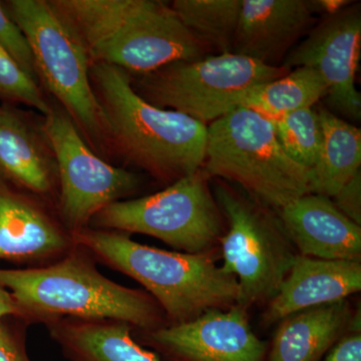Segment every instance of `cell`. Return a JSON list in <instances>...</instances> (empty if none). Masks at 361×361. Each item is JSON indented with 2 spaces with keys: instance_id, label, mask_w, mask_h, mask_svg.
<instances>
[{
  "instance_id": "obj_1",
  "label": "cell",
  "mask_w": 361,
  "mask_h": 361,
  "mask_svg": "<svg viewBox=\"0 0 361 361\" xmlns=\"http://www.w3.org/2000/svg\"><path fill=\"white\" fill-rule=\"evenodd\" d=\"M96 259L77 245L49 264L0 269V286L13 296L20 318L47 323L61 318L111 319L139 331L168 324L165 313L148 292L129 288L104 276Z\"/></svg>"
},
{
  "instance_id": "obj_2",
  "label": "cell",
  "mask_w": 361,
  "mask_h": 361,
  "mask_svg": "<svg viewBox=\"0 0 361 361\" xmlns=\"http://www.w3.org/2000/svg\"><path fill=\"white\" fill-rule=\"evenodd\" d=\"M84 44L92 63L146 75L180 61L210 56L157 0H51Z\"/></svg>"
},
{
  "instance_id": "obj_3",
  "label": "cell",
  "mask_w": 361,
  "mask_h": 361,
  "mask_svg": "<svg viewBox=\"0 0 361 361\" xmlns=\"http://www.w3.org/2000/svg\"><path fill=\"white\" fill-rule=\"evenodd\" d=\"M73 237L96 260L142 285L160 305L168 324L190 322L238 302V281L218 265V248L198 254L163 250L137 243L126 233L92 227Z\"/></svg>"
},
{
  "instance_id": "obj_4",
  "label": "cell",
  "mask_w": 361,
  "mask_h": 361,
  "mask_svg": "<svg viewBox=\"0 0 361 361\" xmlns=\"http://www.w3.org/2000/svg\"><path fill=\"white\" fill-rule=\"evenodd\" d=\"M90 82L106 135L137 167L171 184L201 170L207 126L148 103L135 92L130 73L122 68L92 63Z\"/></svg>"
},
{
  "instance_id": "obj_5",
  "label": "cell",
  "mask_w": 361,
  "mask_h": 361,
  "mask_svg": "<svg viewBox=\"0 0 361 361\" xmlns=\"http://www.w3.org/2000/svg\"><path fill=\"white\" fill-rule=\"evenodd\" d=\"M202 170L276 211L310 193V170L285 153L270 120L243 106L207 126Z\"/></svg>"
},
{
  "instance_id": "obj_6",
  "label": "cell",
  "mask_w": 361,
  "mask_h": 361,
  "mask_svg": "<svg viewBox=\"0 0 361 361\" xmlns=\"http://www.w3.org/2000/svg\"><path fill=\"white\" fill-rule=\"evenodd\" d=\"M226 222L219 240L222 268L239 284L238 304L265 306L288 274L298 252L274 209L217 180L213 190Z\"/></svg>"
},
{
  "instance_id": "obj_7",
  "label": "cell",
  "mask_w": 361,
  "mask_h": 361,
  "mask_svg": "<svg viewBox=\"0 0 361 361\" xmlns=\"http://www.w3.org/2000/svg\"><path fill=\"white\" fill-rule=\"evenodd\" d=\"M289 71L232 52L176 61L140 75L132 85L157 108L178 111L208 126L241 106L252 89Z\"/></svg>"
},
{
  "instance_id": "obj_8",
  "label": "cell",
  "mask_w": 361,
  "mask_h": 361,
  "mask_svg": "<svg viewBox=\"0 0 361 361\" xmlns=\"http://www.w3.org/2000/svg\"><path fill=\"white\" fill-rule=\"evenodd\" d=\"M89 227L148 235L184 253L198 254L219 246L226 222L201 169L158 193L104 207Z\"/></svg>"
},
{
  "instance_id": "obj_9",
  "label": "cell",
  "mask_w": 361,
  "mask_h": 361,
  "mask_svg": "<svg viewBox=\"0 0 361 361\" xmlns=\"http://www.w3.org/2000/svg\"><path fill=\"white\" fill-rule=\"evenodd\" d=\"M4 6L27 37L39 84L89 137L101 140L106 126L90 82L92 61L77 33L51 1L11 0Z\"/></svg>"
},
{
  "instance_id": "obj_10",
  "label": "cell",
  "mask_w": 361,
  "mask_h": 361,
  "mask_svg": "<svg viewBox=\"0 0 361 361\" xmlns=\"http://www.w3.org/2000/svg\"><path fill=\"white\" fill-rule=\"evenodd\" d=\"M42 128L58 169L61 223L71 234L89 227L104 207L139 189V176L114 167L97 156L66 111L52 109L44 116Z\"/></svg>"
},
{
  "instance_id": "obj_11",
  "label": "cell",
  "mask_w": 361,
  "mask_h": 361,
  "mask_svg": "<svg viewBox=\"0 0 361 361\" xmlns=\"http://www.w3.org/2000/svg\"><path fill=\"white\" fill-rule=\"evenodd\" d=\"M360 49V4H350L317 21L281 66L289 71L305 66L317 71L326 84L329 111L357 122L361 94L355 78Z\"/></svg>"
},
{
  "instance_id": "obj_12",
  "label": "cell",
  "mask_w": 361,
  "mask_h": 361,
  "mask_svg": "<svg viewBox=\"0 0 361 361\" xmlns=\"http://www.w3.org/2000/svg\"><path fill=\"white\" fill-rule=\"evenodd\" d=\"M139 334L146 345L172 361H267L269 349L254 334L248 310L238 304Z\"/></svg>"
},
{
  "instance_id": "obj_13",
  "label": "cell",
  "mask_w": 361,
  "mask_h": 361,
  "mask_svg": "<svg viewBox=\"0 0 361 361\" xmlns=\"http://www.w3.org/2000/svg\"><path fill=\"white\" fill-rule=\"evenodd\" d=\"M317 0H242L233 54L281 66L316 25Z\"/></svg>"
},
{
  "instance_id": "obj_14",
  "label": "cell",
  "mask_w": 361,
  "mask_h": 361,
  "mask_svg": "<svg viewBox=\"0 0 361 361\" xmlns=\"http://www.w3.org/2000/svg\"><path fill=\"white\" fill-rule=\"evenodd\" d=\"M75 246L63 223L0 180V259L37 267L59 260Z\"/></svg>"
},
{
  "instance_id": "obj_15",
  "label": "cell",
  "mask_w": 361,
  "mask_h": 361,
  "mask_svg": "<svg viewBox=\"0 0 361 361\" xmlns=\"http://www.w3.org/2000/svg\"><path fill=\"white\" fill-rule=\"evenodd\" d=\"M360 290V262L298 254L277 293L266 304L261 324L272 326L293 313L346 300Z\"/></svg>"
},
{
  "instance_id": "obj_16",
  "label": "cell",
  "mask_w": 361,
  "mask_h": 361,
  "mask_svg": "<svg viewBox=\"0 0 361 361\" xmlns=\"http://www.w3.org/2000/svg\"><path fill=\"white\" fill-rule=\"evenodd\" d=\"M277 212L300 255L361 262V226L344 216L331 199L306 194Z\"/></svg>"
},
{
  "instance_id": "obj_17",
  "label": "cell",
  "mask_w": 361,
  "mask_h": 361,
  "mask_svg": "<svg viewBox=\"0 0 361 361\" xmlns=\"http://www.w3.org/2000/svg\"><path fill=\"white\" fill-rule=\"evenodd\" d=\"M360 322L348 299L293 313L278 322L267 361H322Z\"/></svg>"
},
{
  "instance_id": "obj_18",
  "label": "cell",
  "mask_w": 361,
  "mask_h": 361,
  "mask_svg": "<svg viewBox=\"0 0 361 361\" xmlns=\"http://www.w3.org/2000/svg\"><path fill=\"white\" fill-rule=\"evenodd\" d=\"M0 174L33 195L49 196L58 185V169L42 128L18 111L0 106Z\"/></svg>"
},
{
  "instance_id": "obj_19",
  "label": "cell",
  "mask_w": 361,
  "mask_h": 361,
  "mask_svg": "<svg viewBox=\"0 0 361 361\" xmlns=\"http://www.w3.org/2000/svg\"><path fill=\"white\" fill-rule=\"evenodd\" d=\"M70 361H163L142 348L129 323L61 318L45 324Z\"/></svg>"
},
{
  "instance_id": "obj_20",
  "label": "cell",
  "mask_w": 361,
  "mask_h": 361,
  "mask_svg": "<svg viewBox=\"0 0 361 361\" xmlns=\"http://www.w3.org/2000/svg\"><path fill=\"white\" fill-rule=\"evenodd\" d=\"M322 141L310 170V193L332 199L360 171L361 133L325 108L317 109Z\"/></svg>"
},
{
  "instance_id": "obj_21",
  "label": "cell",
  "mask_w": 361,
  "mask_h": 361,
  "mask_svg": "<svg viewBox=\"0 0 361 361\" xmlns=\"http://www.w3.org/2000/svg\"><path fill=\"white\" fill-rule=\"evenodd\" d=\"M326 94V84L319 73L299 66L283 77L252 89L241 106L275 121L293 111L312 108Z\"/></svg>"
},
{
  "instance_id": "obj_22",
  "label": "cell",
  "mask_w": 361,
  "mask_h": 361,
  "mask_svg": "<svg viewBox=\"0 0 361 361\" xmlns=\"http://www.w3.org/2000/svg\"><path fill=\"white\" fill-rule=\"evenodd\" d=\"M242 0H175L173 11L209 51L232 54Z\"/></svg>"
},
{
  "instance_id": "obj_23",
  "label": "cell",
  "mask_w": 361,
  "mask_h": 361,
  "mask_svg": "<svg viewBox=\"0 0 361 361\" xmlns=\"http://www.w3.org/2000/svg\"><path fill=\"white\" fill-rule=\"evenodd\" d=\"M285 153L302 167L314 166L322 141L317 109L306 108L271 121Z\"/></svg>"
},
{
  "instance_id": "obj_24",
  "label": "cell",
  "mask_w": 361,
  "mask_h": 361,
  "mask_svg": "<svg viewBox=\"0 0 361 361\" xmlns=\"http://www.w3.org/2000/svg\"><path fill=\"white\" fill-rule=\"evenodd\" d=\"M0 99L30 106L42 116L52 110L39 85L28 77L20 66L0 47Z\"/></svg>"
},
{
  "instance_id": "obj_25",
  "label": "cell",
  "mask_w": 361,
  "mask_h": 361,
  "mask_svg": "<svg viewBox=\"0 0 361 361\" xmlns=\"http://www.w3.org/2000/svg\"><path fill=\"white\" fill-rule=\"evenodd\" d=\"M0 47L20 66L26 75L39 84L35 59L27 37L0 2Z\"/></svg>"
},
{
  "instance_id": "obj_26",
  "label": "cell",
  "mask_w": 361,
  "mask_h": 361,
  "mask_svg": "<svg viewBox=\"0 0 361 361\" xmlns=\"http://www.w3.org/2000/svg\"><path fill=\"white\" fill-rule=\"evenodd\" d=\"M344 216L361 226V172L349 180L331 199Z\"/></svg>"
},
{
  "instance_id": "obj_27",
  "label": "cell",
  "mask_w": 361,
  "mask_h": 361,
  "mask_svg": "<svg viewBox=\"0 0 361 361\" xmlns=\"http://www.w3.org/2000/svg\"><path fill=\"white\" fill-rule=\"evenodd\" d=\"M322 361H361V322L356 323Z\"/></svg>"
},
{
  "instance_id": "obj_28",
  "label": "cell",
  "mask_w": 361,
  "mask_h": 361,
  "mask_svg": "<svg viewBox=\"0 0 361 361\" xmlns=\"http://www.w3.org/2000/svg\"><path fill=\"white\" fill-rule=\"evenodd\" d=\"M0 361H30L25 339L6 323H0Z\"/></svg>"
},
{
  "instance_id": "obj_29",
  "label": "cell",
  "mask_w": 361,
  "mask_h": 361,
  "mask_svg": "<svg viewBox=\"0 0 361 361\" xmlns=\"http://www.w3.org/2000/svg\"><path fill=\"white\" fill-rule=\"evenodd\" d=\"M9 316H16L20 318V312L11 293L4 287L0 286V323Z\"/></svg>"
},
{
  "instance_id": "obj_30",
  "label": "cell",
  "mask_w": 361,
  "mask_h": 361,
  "mask_svg": "<svg viewBox=\"0 0 361 361\" xmlns=\"http://www.w3.org/2000/svg\"><path fill=\"white\" fill-rule=\"evenodd\" d=\"M317 4L320 11L324 13L325 16H329V14L338 13L344 7L349 6L351 2L348 0H317Z\"/></svg>"
}]
</instances>
